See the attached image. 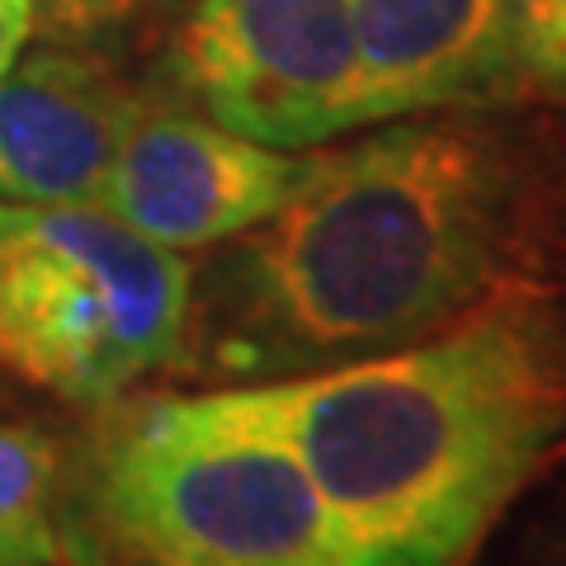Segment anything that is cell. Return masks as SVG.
Masks as SVG:
<instances>
[{
  "mask_svg": "<svg viewBox=\"0 0 566 566\" xmlns=\"http://www.w3.org/2000/svg\"><path fill=\"white\" fill-rule=\"evenodd\" d=\"M251 392L349 566L468 562L566 463V283L501 279L416 340Z\"/></svg>",
  "mask_w": 566,
  "mask_h": 566,
  "instance_id": "1",
  "label": "cell"
},
{
  "mask_svg": "<svg viewBox=\"0 0 566 566\" xmlns=\"http://www.w3.org/2000/svg\"><path fill=\"white\" fill-rule=\"evenodd\" d=\"M520 227L524 170L501 137L406 114L312 156L237 237V331L293 364L406 345L510 279Z\"/></svg>",
  "mask_w": 566,
  "mask_h": 566,
  "instance_id": "2",
  "label": "cell"
},
{
  "mask_svg": "<svg viewBox=\"0 0 566 566\" xmlns=\"http://www.w3.org/2000/svg\"><path fill=\"white\" fill-rule=\"evenodd\" d=\"M85 520L133 562L349 566L326 495L251 387L109 401Z\"/></svg>",
  "mask_w": 566,
  "mask_h": 566,
  "instance_id": "3",
  "label": "cell"
},
{
  "mask_svg": "<svg viewBox=\"0 0 566 566\" xmlns=\"http://www.w3.org/2000/svg\"><path fill=\"white\" fill-rule=\"evenodd\" d=\"M193 274L99 203L0 199V368L109 406L185 354Z\"/></svg>",
  "mask_w": 566,
  "mask_h": 566,
  "instance_id": "4",
  "label": "cell"
},
{
  "mask_svg": "<svg viewBox=\"0 0 566 566\" xmlns=\"http://www.w3.org/2000/svg\"><path fill=\"white\" fill-rule=\"evenodd\" d=\"M170 76L208 118L279 151L368 128L349 0H193Z\"/></svg>",
  "mask_w": 566,
  "mask_h": 566,
  "instance_id": "5",
  "label": "cell"
},
{
  "mask_svg": "<svg viewBox=\"0 0 566 566\" xmlns=\"http://www.w3.org/2000/svg\"><path fill=\"white\" fill-rule=\"evenodd\" d=\"M307 151H279L222 128L208 114L142 109L99 189L114 212L156 245L199 251L237 241L303 185Z\"/></svg>",
  "mask_w": 566,
  "mask_h": 566,
  "instance_id": "6",
  "label": "cell"
},
{
  "mask_svg": "<svg viewBox=\"0 0 566 566\" xmlns=\"http://www.w3.org/2000/svg\"><path fill=\"white\" fill-rule=\"evenodd\" d=\"M147 99L95 52L20 48L0 71V199L95 203Z\"/></svg>",
  "mask_w": 566,
  "mask_h": 566,
  "instance_id": "7",
  "label": "cell"
},
{
  "mask_svg": "<svg viewBox=\"0 0 566 566\" xmlns=\"http://www.w3.org/2000/svg\"><path fill=\"white\" fill-rule=\"evenodd\" d=\"M368 128L491 91L515 71L510 0H349Z\"/></svg>",
  "mask_w": 566,
  "mask_h": 566,
  "instance_id": "8",
  "label": "cell"
},
{
  "mask_svg": "<svg viewBox=\"0 0 566 566\" xmlns=\"http://www.w3.org/2000/svg\"><path fill=\"white\" fill-rule=\"evenodd\" d=\"M62 449L48 430L0 416V566L81 557L62 515Z\"/></svg>",
  "mask_w": 566,
  "mask_h": 566,
  "instance_id": "9",
  "label": "cell"
},
{
  "mask_svg": "<svg viewBox=\"0 0 566 566\" xmlns=\"http://www.w3.org/2000/svg\"><path fill=\"white\" fill-rule=\"evenodd\" d=\"M166 0H29L33 33L48 43H99L142 24Z\"/></svg>",
  "mask_w": 566,
  "mask_h": 566,
  "instance_id": "10",
  "label": "cell"
},
{
  "mask_svg": "<svg viewBox=\"0 0 566 566\" xmlns=\"http://www.w3.org/2000/svg\"><path fill=\"white\" fill-rule=\"evenodd\" d=\"M515 71L543 91H566V0H510Z\"/></svg>",
  "mask_w": 566,
  "mask_h": 566,
  "instance_id": "11",
  "label": "cell"
},
{
  "mask_svg": "<svg viewBox=\"0 0 566 566\" xmlns=\"http://www.w3.org/2000/svg\"><path fill=\"white\" fill-rule=\"evenodd\" d=\"M33 39V10L29 0H0V71H6L20 48Z\"/></svg>",
  "mask_w": 566,
  "mask_h": 566,
  "instance_id": "12",
  "label": "cell"
}]
</instances>
